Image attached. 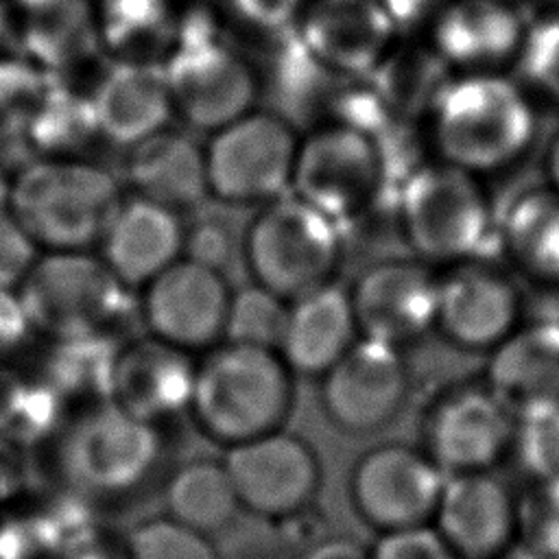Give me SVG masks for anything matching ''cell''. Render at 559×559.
Segmentation results:
<instances>
[{"label": "cell", "mask_w": 559, "mask_h": 559, "mask_svg": "<svg viewBox=\"0 0 559 559\" xmlns=\"http://www.w3.org/2000/svg\"><path fill=\"white\" fill-rule=\"evenodd\" d=\"M122 201L105 168L74 159H31L9 181L7 205L48 251L87 249L100 240Z\"/></svg>", "instance_id": "obj_4"}, {"label": "cell", "mask_w": 559, "mask_h": 559, "mask_svg": "<svg viewBox=\"0 0 559 559\" xmlns=\"http://www.w3.org/2000/svg\"><path fill=\"white\" fill-rule=\"evenodd\" d=\"M35 332L48 338L109 334L124 308L127 286L87 249L48 251L17 286Z\"/></svg>", "instance_id": "obj_7"}, {"label": "cell", "mask_w": 559, "mask_h": 559, "mask_svg": "<svg viewBox=\"0 0 559 559\" xmlns=\"http://www.w3.org/2000/svg\"><path fill=\"white\" fill-rule=\"evenodd\" d=\"M142 288V317L151 336L190 354L223 341L231 288L216 266L181 255Z\"/></svg>", "instance_id": "obj_13"}, {"label": "cell", "mask_w": 559, "mask_h": 559, "mask_svg": "<svg viewBox=\"0 0 559 559\" xmlns=\"http://www.w3.org/2000/svg\"><path fill=\"white\" fill-rule=\"evenodd\" d=\"M428 28L430 48L456 72H500L518 59L526 35L507 0H448Z\"/></svg>", "instance_id": "obj_20"}, {"label": "cell", "mask_w": 559, "mask_h": 559, "mask_svg": "<svg viewBox=\"0 0 559 559\" xmlns=\"http://www.w3.org/2000/svg\"><path fill=\"white\" fill-rule=\"evenodd\" d=\"M448 0H380L397 31L430 26Z\"/></svg>", "instance_id": "obj_44"}, {"label": "cell", "mask_w": 559, "mask_h": 559, "mask_svg": "<svg viewBox=\"0 0 559 559\" xmlns=\"http://www.w3.org/2000/svg\"><path fill=\"white\" fill-rule=\"evenodd\" d=\"M35 334L17 290L0 288V367L11 365Z\"/></svg>", "instance_id": "obj_42"}, {"label": "cell", "mask_w": 559, "mask_h": 559, "mask_svg": "<svg viewBox=\"0 0 559 559\" xmlns=\"http://www.w3.org/2000/svg\"><path fill=\"white\" fill-rule=\"evenodd\" d=\"M535 2L542 4L548 13H550V11H559V0H535Z\"/></svg>", "instance_id": "obj_49"}, {"label": "cell", "mask_w": 559, "mask_h": 559, "mask_svg": "<svg viewBox=\"0 0 559 559\" xmlns=\"http://www.w3.org/2000/svg\"><path fill=\"white\" fill-rule=\"evenodd\" d=\"M384 177L376 140L352 124L332 122L297 144L290 192L332 221H345L376 199Z\"/></svg>", "instance_id": "obj_9"}, {"label": "cell", "mask_w": 559, "mask_h": 559, "mask_svg": "<svg viewBox=\"0 0 559 559\" xmlns=\"http://www.w3.org/2000/svg\"><path fill=\"white\" fill-rule=\"evenodd\" d=\"M439 277L421 260H386L349 290L358 334L404 347L435 330Z\"/></svg>", "instance_id": "obj_17"}, {"label": "cell", "mask_w": 559, "mask_h": 559, "mask_svg": "<svg viewBox=\"0 0 559 559\" xmlns=\"http://www.w3.org/2000/svg\"><path fill=\"white\" fill-rule=\"evenodd\" d=\"M400 225L426 264L472 260L489 236V197L474 173L443 159L421 164L402 183Z\"/></svg>", "instance_id": "obj_5"}, {"label": "cell", "mask_w": 559, "mask_h": 559, "mask_svg": "<svg viewBox=\"0 0 559 559\" xmlns=\"http://www.w3.org/2000/svg\"><path fill=\"white\" fill-rule=\"evenodd\" d=\"M544 168H546V177H548V186L559 190V131L552 138V142L548 144L546 151V159H544Z\"/></svg>", "instance_id": "obj_46"}, {"label": "cell", "mask_w": 559, "mask_h": 559, "mask_svg": "<svg viewBox=\"0 0 559 559\" xmlns=\"http://www.w3.org/2000/svg\"><path fill=\"white\" fill-rule=\"evenodd\" d=\"M297 144L293 127L271 111L251 109L216 129L205 146L210 197L264 205L290 192Z\"/></svg>", "instance_id": "obj_8"}, {"label": "cell", "mask_w": 559, "mask_h": 559, "mask_svg": "<svg viewBox=\"0 0 559 559\" xmlns=\"http://www.w3.org/2000/svg\"><path fill=\"white\" fill-rule=\"evenodd\" d=\"M445 474L421 450L406 443H380L352 469L354 511L371 528L386 533L432 524Z\"/></svg>", "instance_id": "obj_11"}, {"label": "cell", "mask_w": 559, "mask_h": 559, "mask_svg": "<svg viewBox=\"0 0 559 559\" xmlns=\"http://www.w3.org/2000/svg\"><path fill=\"white\" fill-rule=\"evenodd\" d=\"M502 245L524 275L559 286V190L520 194L504 214Z\"/></svg>", "instance_id": "obj_30"}, {"label": "cell", "mask_w": 559, "mask_h": 559, "mask_svg": "<svg viewBox=\"0 0 559 559\" xmlns=\"http://www.w3.org/2000/svg\"><path fill=\"white\" fill-rule=\"evenodd\" d=\"M448 76V66L432 48H411L406 52L393 48L367 79L373 81L371 87L395 118L413 120L428 114Z\"/></svg>", "instance_id": "obj_33"}, {"label": "cell", "mask_w": 559, "mask_h": 559, "mask_svg": "<svg viewBox=\"0 0 559 559\" xmlns=\"http://www.w3.org/2000/svg\"><path fill=\"white\" fill-rule=\"evenodd\" d=\"M162 435L111 400L85 404L63 421L52 445L61 483L79 498L118 502L142 489L162 463Z\"/></svg>", "instance_id": "obj_3"}, {"label": "cell", "mask_w": 559, "mask_h": 559, "mask_svg": "<svg viewBox=\"0 0 559 559\" xmlns=\"http://www.w3.org/2000/svg\"><path fill=\"white\" fill-rule=\"evenodd\" d=\"M7 192H9V179H7L4 168H2V164H0V203L7 201Z\"/></svg>", "instance_id": "obj_48"}, {"label": "cell", "mask_w": 559, "mask_h": 559, "mask_svg": "<svg viewBox=\"0 0 559 559\" xmlns=\"http://www.w3.org/2000/svg\"><path fill=\"white\" fill-rule=\"evenodd\" d=\"M358 336L349 290L328 282L288 301L277 354L295 376L321 378Z\"/></svg>", "instance_id": "obj_25"}, {"label": "cell", "mask_w": 559, "mask_h": 559, "mask_svg": "<svg viewBox=\"0 0 559 559\" xmlns=\"http://www.w3.org/2000/svg\"><path fill=\"white\" fill-rule=\"evenodd\" d=\"M426 118L437 157L474 175L511 166L537 131L528 94L500 72L448 76Z\"/></svg>", "instance_id": "obj_1"}, {"label": "cell", "mask_w": 559, "mask_h": 559, "mask_svg": "<svg viewBox=\"0 0 559 559\" xmlns=\"http://www.w3.org/2000/svg\"><path fill=\"white\" fill-rule=\"evenodd\" d=\"M100 138L131 148L175 116L166 72L155 61H114L90 92Z\"/></svg>", "instance_id": "obj_24"}, {"label": "cell", "mask_w": 559, "mask_h": 559, "mask_svg": "<svg viewBox=\"0 0 559 559\" xmlns=\"http://www.w3.org/2000/svg\"><path fill=\"white\" fill-rule=\"evenodd\" d=\"M127 177L138 197L175 212L210 197L205 148L168 127L129 148Z\"/></svg>", "instance_id": "obj_27"}, {"label": "cell", "mask_w": 559, "mask_h": 559, "mask_svg": "<svg viewBox=\"0 0 559 559\" xmlns=\"http://www.w3.org/2000/svg\"><path fill=\"white\" fill-rule=\"evenodd\" d=\"M301 559H367V550L352 539H325L310 548Z\"/></svg>", "instance_id": "obj_45"}, {"label": "cell", "mask_w": 559, "mask_h": 559, "mask_svg": "<svg viewBox=\"0 0 559 559\" xmlns=\"http://www.w3.org/2000/svg\"><path fill=\"white\" fill-rule=\"evenodd\" d=\"M37 251L39 245L31 238L7 201L0 203V288L17 290L37 262Z\"/></svg>", "instance_id": "obj_41"}, {"label": "cell", "mask_w": 559, "mask_h": 559, "mask_svg": "<svg viewBox=\"0 0 559 559\" xmlns=\"http://www.w3.org/2000/svg\"><path fill=\"white\" fill-rule=\"evenodd\" d=\"M11 17L22 57L52 79L83 68L103 50L92 0H13Z\"/></svg>", "instance_id": "obj_23"}, {"label": "cell", "mask_w": 559, "mask_h": 559, "mask_svg": "<svg viewBox=\"0 0 559 559\" xmlns=\"http://www.w3.org/2000/svg\"><path fill=\"white\" fill-rule=\"evenodd\" d=\"M162 66L175 114L197 131L214 133L253 109L255 72L223 37L179 41Z\"/></svg>", "instance_id": "obj_10"}, {"label": "cell", "mask_w": 559, "mask_h": 559, "mask_svg": "<svg viewBox=\"0 0 559 559\" xmlns=\"http://www.w3.org/2000/svg\"><path fill=\"white\" fill-rule=\"evenodd\" d=\"M319 380L325 417L347 435H369L391 424L411 386L402 349L365 336Z\"/></svg>", "instance_id": "obj_12"}, {"label": "cell", "mask_w": 559, "mask_h": 559, "mask_svg": "<svg viewBox=\"0 0 559 559\" xmlns=\"http://www.w3.org/2000/svg\"><path fill=\"white\" fill-rule=\"evenodd\" d=\"M520 293L500 271L463 260L439 277L435 330L454 347L491 352L520 323Z\"/></svg>", "instance_id": "obj_18"}, {"label": "cell", "mask_w": 559, "mask_h": 559, "mask_svg": "<svg viewBox=\"0 0 559 559\" xmlns=\"http://www.w3.org/2000/svg\"><path fill=\"white\" fill-rule=\"evenodd\" d=\"M59 400L39 378H24L11 365L0 367V439L28 445L52 424Z\"/></svg>", "instance_id": "obj_34"}, {"label": "cell", "mask_w": 559, "mask_h": 559, "mask_svg": "<svg viewBox=\"0 0 559 559\" xmlns=\"http://www.w3.org/2000/svg\"><path fill=\"white\" fill-rule=\"evenodd\" d=\"M50 81V74L24 57H0V164L4 153L24 148L26 116Z\"/></svg>", "instance_id": "obj_36"}, {"label": "cell", "mask_w": 559, "mask_h": 559, "mask_svg": "<svg viewBox=\"0 0 559 559\" xmlns=\"http://www.w3.org/2000/svg\"><path fill=\"white\" fill-rule=\"evenodd\" d=\"M288 314V299L251 282L231 293L223 341L255 347H280Z\"/></svg>", "instance_id": "obj_35"}, {"label": "cell", "mask_w": 559, "mask_h": 559, "mask_svg": "<svg viewBox=\"0 0 559 559\" xmlns=\"http://www.w3.org/2000/svg\"><path fill=\"white\" fill-rule=\"evenodd\" d=\"M513 448L535 483H559V404L515 417Z\"/></svg>", "instance_id": "obj_38"}, {"label": "cell", "mask_w": 559, "mask_h": 559, "mask_svg": "<svg viewBox=\"0 0 559 559\" xmlns=\"http://www.w3.org/2000/svg\"><path fill=\"white\" fill-rule=\"evenodd\" d=\"M223 463L240 509L266 520L306 509L321 483L314 450L284 428L227 448Z\"/></svg>", "instance_id": "obj_14"}, {"label": "cell", "mask_w": 559, "mask_h": 559, "mask_svg": "<svg viewBox=\"0 0 559 559\" xmlns=\"http://www.w3.org/2000/svg\"><path fill=\"white\" fill-rule=\"evenodd\" d=\"M293 378L275 349L221 341L197 362L188 413L207 439L231 448L284 428Z\"/></svg>", "instance_id": "obj_2"}, {"label": "cell", "mask_w": 559, "mask_h": 559, "mask_svg": "<svg viewBox=\"0 0 559 559\" xmlns=\"http://www.w3.org/2000/svg\"><path fill=\"white\" fill-rule=\"evenodd\" d=\"M518 59L535 90L559 103V11L526 28Z\"/></svg>", "instance_id": "obj_39"}, {"label": "cell", "mask_w": 559, "mask_h": 559, "mask_svg": "<svg viewBox=\"0 0 559 559\" xmlns=\"http://www.w3.org/2000/svg\"><path fill=\"white\" fill-rule=\"evenodd\" d=\"M13 33V17H11V9L7 7L4 0H0V44Z\"/></svg>", "instance_id": "obj_47"}, {"label": "cell", "mask_w": 559, "mask_h": 559, "mask_svg": "<svg viewBox=\"0 0 559 559\" xmlns=\"http://www.w3.org/2000/svg\"><path fill=\"white\" fill-rule=\"evenodd\" d=\"M197 362L192 354L146 336L118 347L109 400L129 415L159 426L188 411Z\"/></svg>", "instance_id": "obj_21"}, {"label": "cell", "mask_w": 559, "mask_h": 559, "mask_svg": "<svg viewBox=\"0 0 559 559\" xmlns=\"http://www.w3.org/2000/svg\"><path fill=\"white\" fill-rule=\"evenodd\" d=\"M515 415L487 389L439 397L424 417V452L443 474L489 472L513 450Z\"/></svg>", "instance_id": "obj_15"}, {"label": "cell", "mask_w": 559, "mask_h": 559, "mask_svg": "<svg viewBox=\"0 0 559 559\" xmlns=\"http://www.w3.org/2000/svg\"><path fill=\"white\" fill-rule=\"evenodd\" d=\"M100 258L127 288H142L186 249L179 212L133 194L122 199L100 236Z\"/></svg>", "instance_id": "obj_22"}, {"label": "cell", "mask_w": 559, "mask_h": 559, "mask_svg": "<svg viewBox=\"0 0 559 559\" xmlns=\"http://www.w3.org/2000/svg\"><path fill=\"white\" fill-rule=\"evenodd\" d=\"M179 17L175 0H96L100 48L114 61L162 63L177 44Z\"/></svg>", "instance_id": "obj_28"}, {"label": "cell", "mask_w": 559, "mask_h": 559, "mask_svg": "<svg viewBox=\"0 0 559 559\" xmlns=\"http://www.w3.org/2000/svg\"><path fill=\"white\" fill-rule=\"evenodd\" d=\"M432 526L459 559H498L520 528V502L489 472L452 474L445 478Z\"/></svg>", "instance_id": "obj_19"}, {"label": "cell", "mask_w": 559, "mask_h": 559, "mask_svg": "<svg viewBox=\"0 0 559 559\" xmlns=\"http://www.w3.org/2000/svg\"><path fill=\"white\" fill-rule=\"evenodd\" d=\"M231 11L251 28L277 33L297 24L308 0H227Z\"/></svg>", "instance_id": "obj_43"}, {"label": "cell", "mask_w": 559, "mask_h": 559, "mask_svg": "<svg viewBox=\"0 0 559 559\" xmlns=\"http://www.w3.org/2000/svg\"><path fill=\"white\" fill-rule=\"evenodd\" d=\"M100 140L90 94L52 79L22 129L24 151L33 159H74Z\"/></svg>", "instance_id": "obj_29"}, {"label": "cell", "mask_w": 559, "mask_h": 559, "mask_svg": "<svg viewBox=\"0 0 559 559\" xmlns=\"http://www.w3.org/2000/svg\"><path fill=\"white\" fill-rule=\"evenodd\" d=\"M118 347L109 334L50 338L44 369L37 378L57 397L79 400L81 406L109 400Z\"/></svg>", "instance_id": "obj_32"}, {"label": "cell", "mask_w": 559, "mask_h": 559, "mask_svg": "<svg viewBox=\"0 0 559 559\" xmlns=\"http://www.w3.org/2000/svg\"><path fill=\"white\" fill-rule=\"evenodd\" d=\"M124 559H218V552L210 535L164 515L133 526L124 544Z\"/></svg>", "instance_id": "obj_37"}, {"label": "cell", "mask_w": 559, "mask_h": 559, "mask_svg": "<svg viewBox=\"0 0 559 559\" xmlns=\"http://www.w3.org/2000/svg\"><path fill=\"white\" fill-rule=\"evenodd\" d=\"M367 559H459L432 524L380 533Z\"/></svg>", "instance_id": "obj_40"}, {"label": "cell", "mask_w": 559, "mask_h": 559, "mask_svg": "<svg viewBox=\"0 0 559 559\" xmlns=\"http://www.w3.org/2000/svg\"><path fill=\"white\" fill-rule=\"evenodd\" d=\"M245 260L255 284L290 301L332 282L341 260L336 221L286 192L251 221Z\"/></svg>", "instance_id": "obj_6"}, {"label": "cell", "mask_w": 559, "mask_h": 559, "mask_svg": "<svg viewBox=\"0 0 559 559\" xmlns=\"http://www.w3.org/2000/svg\"><path fill=\"white\" fill-rule=\"evenodd\" d=\"M485 386L515 417L559 404V323L518 325L491 349Z\"/></svg>", "instance_id": "obj_26"}, {"label": "cell", "mask_w": 559, "mask_h": 559, "mask_svg": "<svg viewBox=\"0 0 559 559\" xmlns=\"http://www.w3.org/2000/svg\"><path fill=\"white\" fill-rule=\"evenodd\" d=\"M164 502L168 518L203 535L225 528L240 509L225 463L214 459L179 465L166 480Z\"/></svg>", "instance_id": "obj_31"}, {"label": "cell", "mask_w": 559, "mask_h": 559, "mask_svg": "<svg viewBox=\"0 0 559 559\" xmlns=\"http://www.w3.org/2000/svg\"><path fill=\"white\" fill-rule=\"evenodd\" d=\"M297 28L312 61L347 79L369 76L395 48L397 35L380 0H308Z\"/></svg>", "instance_id": "obj_16"}]
</instances>
